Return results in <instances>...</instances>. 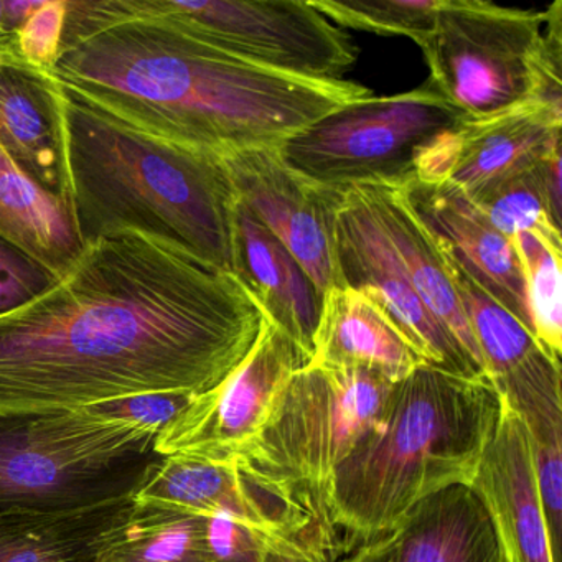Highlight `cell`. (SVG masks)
<instances>
[{
  "label": "cell",
  "instance_id": "cell-3",
  "mask_svg": "<svg viewBox=\"0 0 562 562\" xmlns=\"http://www.w3.org/2000/svg\"><path fill=\"white\" fill-rule=\"evenodd\" d=\"M61 101L83 245L139 233L232 274L238 196L222 160L140 133L65 87Z\"/></svg>",
  "mask_w": 562,
  "mask_h": 562
},
{
  "label": "cell",
  "instance_id": "cell-11",
  "mask_svg": "<svg viewBox=\"0 0 562 562\" xmlns=\"http://www.w3.org/2000/svg\"><path fill=\"white\" fill-rule=\"evenodd\" d=\"M137 502L172 506L193 515L226 516L274 542L282 555L334 562V539L288 493L243 472L236 463L190 456L162 457L134 493Z\"/></svg>",
  "mask_w": 562,
  "mask_h": 562
},
{
  "label": "cell",
  "instance_id": "cell-16",
  "mask_svg": "<svg viewBox=\"0 0 562 562\" xmlns=\"http://www.w3.org/2000/svg\"><path fill=\"white\" fill-rule=\"evenodd\" d=\"M470 488L488 515L503 562H555L536 480L531 437L503 396L495 432Z\"/></svg>",
  "mask_w": 562,
  "mask_h": 562
},
{
  "label": "cell",
  "instance_id": "cell-15",
  "mask_svg": "<svg viewBox=\"0 0 562 562\" xmlns=\"http://www.w3.org/2000/svg\"><path fill=\"white\" fill-rule=\"evenodd\" d=\"M447 259L486 378L521 417L532 440L562 436L561 363L552 360L528 328L493 301L457 262L449 256Z\"/></svg>",
  "mask_w": 562,
  "mask_h": 562
},
{
  "label": "cell",
  "instance_id": "cell-23",
  "mask_svg": "<svg viewBox=\"0 0 562 562\" xmlns=\"http://www.w3.org/2000/svg\"><path fill=\"white\" fill-rule=\"evenodd\" d=\"M390 536L394 562H503L488 515L465 485L424 499Z\"/></svg>",
  "mask_w": 562,
  "mask_h": 562
},
{
  "label": "cell",
  "instance_id": "cell-27",
  "mask_svg": "<svg viewBox=\"0 0 562 562\" xmlns=\"http://www.w3.org/2000/svg\"><path fill=\"white\" fill-rule=\"evenodd\" d=\"M341 29L403 35L417 45L432 32L443 0H308Z\"/></svg>",
  "mask_w": 562,
  "mask_h": 562
},
{
  "label": "cell",
  "instance_id": "cell-36",
  "mask_svg": "<svg viewBox=\"0 0 562 562\" xmlns=\"http://www.w3.org/2000/svg\"><path fill=\"white\" fill-rule=\"evenodd\" d=\"M265 562H305L301 561V559L291 558V555H282V554H271L266 555Z\"/></svg>",
  "mask_w": 562,
  "mask_h": 562
},
{
  "label": "cell",
  "instance_id": "cell-32",
  "mask_svg": "<svg viewBox=\"0 0 562 562\" xmlns=\"http://www.w3.org/2000/svg\"><path fill=\"white\" fill-rule=\"evenodd\" d=\"M536 480L544 509L554 561H561L562 532V436L531 440Z\"/></svg>",
  "mask_w": 562,
  "mask_h": 562
},
{
  "label": "cell",
  "instance_id": "cell-19",
  "mask_svg": "<svg viewBox=\"0 0 562 562\" xmlns=\"http://www.w3.org/2000/svg\"><path fill=\"white\" fill-rule=\"evenodd\" d=\"M232 274L251 295L262 317L281 328L311 361L322 295L291 251L239 200Z\"/></svg>",
  "mask_w": 562,
  "mask_h": 562
},
{
  "label": "cell",
  "instance_id": "cell-6",
  "mask_svg": "<svg viewBox=\"0 0 562 562\" xmlns=\"http://www.w3.org/2000/svg\"><path fill=\"white\" fill-rule=\"evenodd\" d=\"M426 81L465 116L528 100L562 104V2L544 11L443 0L419 44Z\"/></svg>",
  "mask_w": 562,
  "mask_h": 562
},
{
  "label": "cell",
  "instance_id": "cell-12",
  "mask_svg": "<svg viewBox=\"0 0 562 562\" xmlns=\"http://www.w3.org/2000/svg\"><path fill=\"white\" fill-rule=\"evenodd\" d=\"M562 104L528 100L460 116L417 154L413 179L446 182L472 202L535 167L561 144Z\"/></svg>",
  "mask_w": 562,
  "mask_h": 562
},
{
  "label": "cell",
  "instance_id": "cell-25",
  "mask_svg": "<svg viewBox=\"0 0 562 562\" xmlns=\"http://www.w3.org/2000/svg\"><path fill=\"white\" fill-rule=\"evenodd\" d=\"M98 562H213L206 518L134 499L130 516L108 539Z\"/></svg>",
  "mask_w": 562,
  "mask_h": 562
},
{
  "label": "cell",
  "instance_id": "cell-18",
  "mask_svg": "<svg viewBox=\"0 0 562 562\" xmlns=\"http://www.w3.org/2000/svg\"><path fill=\"white\" fill-rule=\"evenodd\" d=\"M0 146L29 179L70 202L61 85L50 71L0 60Z\"/></svg>",
  "mask_w": 562,
  "mask_h": 562
},
{
  "label": "cell",
  "instance_id": "cell-30",
  "mask_svg": "<svg viewBox=\"0 0 562 562\" xmlns=\"http://www.w3.org/2000/svg\"><path fill=\"white\" fill-rule=\"evenodd\" d=\"M67 5V0H35L19 32L22 55L32 67L52 74L64 37Z\"/></svg>",
  "mask_w": 562,
  "mask_h": 562
},
{
  "label": "cell",
  "instance_id": "cell-4",
  "mask_svg": "<svg viewBox=\"0 0 562 562\" xmlns=\"http://www.w3.org/2000/svg\"><path fill=\"white\" fill-rule=\"evenodd\" d=\"M499 407L486 376L423 364L394 384L383 423L331 479L327 522L338 548L378 541L424 499L472 485Z\"/></svg>",
  "mask_w": 562,
  "mask_h": 562
},
{
  "label": "cell",
  "instance_id": "cell-9",
  "mask_svg": "<svg viewBox=\"0 0 562 562\" xmlns=\"http://www.w3.org/2000/svg\"><path fill=\"white\" fill-rule=\"evenodd\" d=\"M202 41L268 70L340 81L357 64V45L308 0H130Z\"/></svg>",
  "mask_w": 562,
  "mask_h": 562
},
{
  "label": "cell",
  "instance_id": "cell-34",
  "mask_svg": "<svg viewBox=\"0 0 562 562\" xmlns=\"http://www.w3.org/2000/svg\"><path fill=\"white\" fill-rule=\"evenodd\" d=\"M35 0H2L0 2V60L27 64L21 50V32Z\"/></svg>",
  "mask_w": 562,
  "mask_h": 562
},
{
  "label": "cell",
  "instance_id": "cell-31",
  "mask_svg": "<svg viewBox=\"0 0 562 562\" xmlns=\"http://www.w3.org/2000/svg\"><path fill=\"white\" fill-rule=\"evenodd\" d=\"M193 393H147L104 401L90 407L106 419L136 424L143 429L160 434L193 400Z\"/></svg>",
  "mask_w": 562,
  "mask_h": 562
},
{
  "label": "cell",
  "instance_id": "cell-13",
  "mask_svg": "<svg viewBox=\"0 0 562 562\" xmlns=\"http://www.w3.org/2000/svg\"><path fill=\"white\" fill-rule=\"evenodd\" d=\"M334 252L335 285L355 289L380 305L427 364L463 376H485L414 291L360 186L340 189Z\"/></svg>",
  "mask_w": 562,
  "mask_h": 562
},
{
  "label": "cell",
  "instance_id": "cell-10",
  "mask_svg": "<svg viewBox=\"0 0 562 562\" xmlns=\"http://www.w3.org/2000/svg\"><path fill=\"white\" fill-rule=\"evenodd\" d=\"M308 363L304 351L268 318L241 363L157 436L162 457L190 456L236 463L261 439L292 374Z\"/></svg>",
  "mask_w": 562,
  "mask_h": 562
},
{
  "label": "cell",
  "instance_id": "cell-5",
  "mask_svg": "<svg viewBox=\"0 0 562 562\" xmlns=\"http://www.w3.org/2000/svg\"><path fill=\"white\" fill-rule=\"evenodd\" d=\"M159 434L90 407L0 413V509L60 512L134 495Z\"/></svg>",
  "mask_w": 562,
  "mask_h": 562
},
{
  "label": "cell",
  "instance_id": "cell-8",
  "mask_svg": "<svg viewBox=\"0 0 562 562\" xmlns=\"http://www.w3.org/2000/svg\"><path fill=\"white\" fill-rule=\"evenodd\" d=\"M460 116L424 83L393 97H370L340 108L278 147L284 162L321 186H403L419 150Z\"/></svg>",
  "mask_w": 562,
  "mask_h": 562
},
{
  "label": "cell",
  "instance_id": "cell-26",
  "mask_svg": "<svg viewBox=\"0 0 562 562\" xmlns=\"http://www.w3.org/2000/svg\"><path fill=\"white\" fill-rule=\"evenodd\" d=\"M509 241L525 279L531 335L552 360L561 363L562 239L548 238L539 233H521Z\"/></svg>",
  "mask_w": 562,
  "mask_h": 562
},
{
  "label": "cell",
  "instance_id": "cell-33",
  "mask_svg": "<svg viewBox=\"0 0 562 562\" xmlns=\"http://www.w3.org/2000/svg\"><path fill=\"white\" fill-rule=\"evenodd\" d=\"M206 542L213 562H265L271 552L281 554L274 542L226 516L206 518Z\"/></svg>",
  "mask_w": 562,
  "mask_h": 562
},
{
  "label": "cell",
  "instance_id": "cell-22",
  "mask_svg": "<svg viewBox=\"0 0 562 562\" xmlns=\"http://www.w3.org/2000/svg\"><path fill=\"white\" fill-rule=\"evenodd\" d=\"M134 495L60 512L0 509V562H98Z\"/></svg>",
  "mask_w": 562,
  "mask_h": 562
},
{
  "label": "cell",
  "instance_id": "cell-29",
  "mask_svg": "<svg viewBox=\"0 0 562 562\" xmlns=\"http://www.w3.org/2000/svg\"><path fill=\"white\" fill-rule=\"evenodd\" d=\"M58 279L50 269L0 236V315L34 301Z\"/></svg>",
  "mask_w": 562,
  "mask_h": 562
},
{
  "label": "cell",
  "instance_id": "cell-7",
  "mask_svg": "<svg viewBox=\"0 0 562 562\" xmlns=\"http://www.w3.org/2000/svg\"><path fill=\"white\" fill-rule=\"evenodd\" d=\"M394 384L364 368L307 363L292 374L276 416L236 465L297 499L324 531L338 467L383 423Z\"/></svg>",
  "mask_w": 562,
  "mask_h": 562
},
{
  "label": "cell",
  "instance_id": "cell-17",
  "mask_svg": "<svg viewBox=\"0 0 562 562\" xmlns=\"http://www.w3.org/2000/svg\"><path fill=\"white\" fill-rule=\"evenodd\" d=\"M401 187L440 249L531 334L525 279L512 241L450 183L411 179Z\"/></svg>",
  "mask_w": 562,
  "mask_h": 562
},
{
  "label": "cell",
  "instance_id": "cell-35",
  "mask_svg": "<svg viewBox=\"0 0 562 562\" xmlns=\"http://www.w3.org/2000/svg\"><path fill=\"white\" fill-rule=\"evenodd\" d=\"M341 562H394L391 536L387 535L384 538L378 539V541L358 546L351 552L350 558Z\"/></svg>",
  "mask_w": 562,
  "mask_h": 562
},
{
  "label": "cell",
  "instance_id": "cell-1",
  "mask_svg": "<svg viewBox=\"0 0 562 562\" xmlns=\"http://www.w3.org/2000/svg\"><path fill=\"white\" fill-rule=\"evenodd\" d=\"M262 318L229 272L139 233L104 236L0 315V413L205 393L241 363Z\"/></svg>",
  "mask_w": 562,
  "mask_h": 562
},
{
  "label": "cell",
  "instance_id": "cell-2",
  "mask_svg": "<svg viewBox=\"0 0 562 562\" xmlns=\"http://www.w3.org/2000/svg\"><path fill=\"white\" fill-rule=\"evenodd\" d=\"M52 75L140 133L205 156L279 147L348 104L353 81L268 70L130 0H67Z\"/></svg>",
  "mask_w": 562,
  "mask_h": 562
},
{
  "label": "cell",
  "instance_id": "cell-28",
  "mask_svg": "<svg viewBox=\"0 0 562 562\" xmlns=\"http://www.w3.org/2000/svg\"><path fill=\"white\" fill-rule=\"evenodd\" d=\"M541 162L542 159L473 202L505 238L539 233L562 239L561 223L555 220L546 193Z\"/></svg>",
  "mask_w": 562,
  "mask_h": 562
},
{
  "label": "cell",
  "instance_id": "cell-24",
  "mask_svg": "<svg viewBox=\"0 0 562 562\" xmlns=\"http://www.w3.org/2000/svg\"><path fill=\"white\" fill-rule=\"evenodd\" d=\"M0 236L50 269L67 274L85 245L68 200L29 179L0 146Z\"/></svg>",
  "mask_w": 562,
  "mask_h": 562
},
{
  "label": "cell",
  "instance_id": "cell-21",
  "mask_svg": "<svg viewBox=\"0 0 562 562\" xmlns=\"http://www.w3.org/2000/svg\"><path fill=\"white\" fill-rule=\"evenodd\" d=\"M308 363L364 368L400 383L427 364L396 322L355 289H328L312 338Z\"/></svg>",
  "mask_w": 562,
  "mask_h": 562
},
{
  "label": "cell",
  "instance_id": "cell-14",
  "mask_svg": "<svg viewBox=\"0 0 562 562\" xmlns=\"http://www.w3.org/2000/svg\"><path fill=\"white\" fill-rule=\"evenodd\" d=\"M236 196L291 251L324 297L337 284L334 226L340 189L289 167L278 147L222 157Z\"/></svg>",
  "mask_w": 562,
  "mask_h": 562
},
{
  "label": "cell",
  "instance_id": "cell-20",
  "mask_svg": "<svg viewBox=\"0 0 562 562\" xmlns=\"http://www.w3.org/2000/svg\"><path fill=\"white\" fill-rule=\"evenodd\" d=\"M360 187L414 291L432 317L456 338L476 370L486 376L482 355L453 282L449 259L414 212L403 187L386 183H361Z\"/></svg>",
  "mask_w": 562,
  "mask_h": 562
}]
</instances>
